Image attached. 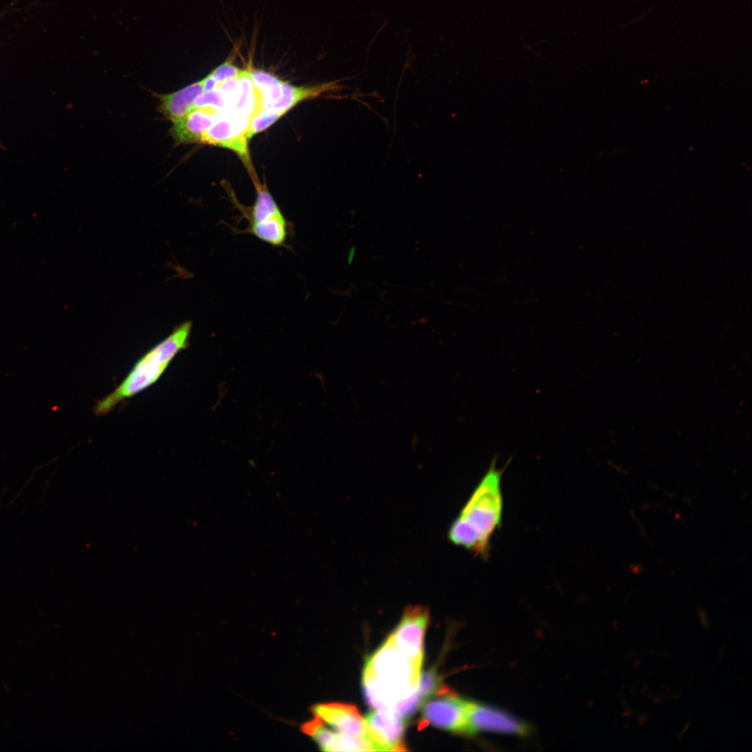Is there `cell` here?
Instances as JSON below:
<instances>
[{
	"label": "cell",
	"mask_w": 752,
	"mask_h": 752,
	"mask_svg": "<svg viewBox=\"0 0 752 752\" xmlns=\"http://www.w3.org/2000/svg\"><path fill=\"white\" fill-rule=\"evenodd\" d=\"M503 472L494 457L448 533L454 544L482 557L488 556L491 538L501 525Z\"/></svg>",
	"instance_id": "1"
},
{
	"label": "cell",
	"mask_w": 752,
	"mask_h": 752,
	"mask_svg": "<svg viewBox=\"0 0 752 752\" xmlns=\"http://www.w3.org/2000/svg\"><path fill=\"white\" fill-rule=\"evenodd\" d=\"M421 670V666L386 639L368 659L363 671V694L368 705L373 710L393 712L399 702L417 690Z\"/></svg>",
	"instance_id": "2"
},
{
	"label": "cell",
	"mask_w": 752,
	"mask_h": 752,
	"mask_svg": "<svg viewBox=\"0 0 752 752\" xmlns=\"http://www.w3.org/2000/svg\"><path fill=\"white\" fill-rule=\"evenodd\" d=\"M192 322L176 327L164 339L146 352L134 365L122 382L109 394L97 402L95 413L107 414L117 405L157 382L171 361L189 345Z\"/></svg>",
	"instance_id": "3"
},
{
	"label": "cell",
	"mask_w": 752,
	"mask_h": 752,
	"mask_svg": "<svg viewBox=\"0 0 752 752\" xmlns=\"http://www.w3.org/2000/svg\"><path fill=\"white\" fill-rule=\"evenodd\" d=\"M257 196L255 203L242 212L247 226L241 233L251 234L274 246H283L292 231V224L283 214L265 186L254 183Z\"/></svg>",
	"instance_id": "4"
},
{
	"label": "cell",
	"mask_w": 752,
	"mask_h": 752,
	"mask_svg": "<svg viewBox=\"0 0 752 752\" xmlns=\"http://www.w3.org/2000/svg\"><path fill=\"white\" fill-rule=\"evenodd\" d=\"M469 703V700L444 687L421 704L422 717L434 727L466 735Z\"/></svg>",
	"instance_id": "5"
},
{
	"label": "cell",
	"mask_w": 752,
	"mask_h": 752,
	"mask_svg": "<svg viewBox=\"0 0 752 752\" xmlns=\"http://www.w3.org/2000/svg\"><path fill=\"white\" fill-rule=\"evenodd\" d=\"M221 113L203 134L201 142L228 148L235 152L254 175L248 151L250 119L233 109Z\"/></svg>",
	"instance_id": "6"
},
{
	"label": "cell",
	"mask_w": 752,
	"mask_h": 752,
	"mask_svg": "<svg viewBox=\"0 0 752 752\" xmlns=\"http://www.w3.org/2000/svg\"><path fill=\"white\" fill-rule=\"evenodd\" d=\"M429 620L427 608L416 606L406 609L401 620L388 640L402 655L422 666L423 636Z\"/></svg>",
	"instance_id": "7"
},
{
	"label": "cell",
	"mask_w": 752,
	"mask_h": 752,
	"mask_svg": "<svg viewBox=\"0 0 752 752\" xmlns=\"http://www.w3.org/2000/svg\"><path fill=\"white\" fill-rule=\"evenodd\" d=\"M528 723L499 708L470 701L468 708L467 735L478 732H491L507 735H528Z\"/></svg>",
	"instance_id": "8"
},
{
	"label": "cell",
	"mask_w": 752,
	"mask_h": 752,
	"mask_svg": "<svg viewBox=\"0 0 752 752\" xmlns=\"http://www.w3.org/2000/svg\"><path fill=\"white\" fill-rule=\"evenodd\" d=\"M375 751H406L405 720L392 711L373 710L364 718Z\"/></svg>",
	"instance_id": "9"
},
{
	"label": "cell",
	"mask_w": 752,
	"mask_h": 752,
	"mask_svg": "<svg viewBox=\"0 0 752 752\" xmlns=\"http://www.w3.org/2000/svg\"><path fill=\"white\" fill-rule=\"evenodd\" d=\"M311 710L314 716L336 731L369 740L365 719L354 705L339 703H318Z\"/></svg>",
	"instance_id": "10"
},
{
	"label": "cell",
	"mask_w": 752,
	"mask_h": 752,
	"mask_svg": "<svg viewBox=\"0 0 752 752\" xmlns=\"http://www.w3.org/2000/svg\"><path fill=\"white\" fill-rule=\"evenodd\" d=\"M301 730L324 751H374L369 740L331 730L316 716L304 723Z\"/></svg>",
	"instance_id": "11"
},
{
	"label": "cell",
	"mask_w": 752,
	"mask_h": 752,
	"mask_svg": "<svg viewBox=\"0 0 752 752\" xmlns=\"http://www.w3.org/2000/svg\"><path fill=\"white\" fill-rule=\"evenodd\" d=\"M222 112L213 108H194L173 122L172 134L179 143L201 142L203 134Z\"/></svg>",
	"instance_id": "12"
},
{
	"label": "cell",
	"mask_w": 752,
	"mask_h": 752,
	"mask_svg": "<svg viewBox=\"0 0 752 752\" xmlns=\"http://www.w3.org/2000/svg\"><path fill=\"white\" fill-rule=\"evenodd\" d=\"M203 92L201 80L175 93L161 95L160 111L173 123L175 122L194 108L196 98Z\"/></svg>",
	"instance_id": "13"
},
{
	"label": "cell",
	"mask_w": 752,
	"mask_h": 752,
	"mask_svg": "<svg viewBox=\"0 0 752 752\" xmlns=\"http://www.w3.org/2000/svg\"><path fill=\"white\" fill-rule=\"evenodd\" d=\"M338 82H327L310 87H297L283 81L280 98L265 109H272L285 113L302 100L316 97L324 93L338 89L340 86Z\"/></svg>",
	"instance_id": "14"
},
{
	"label": "cell",
	"mask_w": 752,
	"mask_h": 752,
	"mask_svg": "<svg viewBox=\"0 0 752 752\" xmlns=\"http://www.w3.org/2000/svg\"><path fill=\"white\" fill-rule=\"evenodd\" d=\"M238 78L239 97L232 109L251 120L256 113L265 109L264 100L253 81L251 68L242 70Z\"/></svg>",
	"instance_id": "15"
},
{
	"label": "cell",
	"mask_w": 752,
	"mask_h": 752,
	"mask_svg": "<svg viewBox=\"0 0 752 752\" xmlns=\"http://www.w3.org/2000/svg\"><path fill=\"white\" fill-rule=\"evenodd\" d=\"M251 75L256 86L262 94L265 109L280 98L283 81L271 73L260 70L251 69Z\"/></svg>",
	"instance_id": "16"
},
{
	"label": "cell",
	"mask_w": 752,
	"mask_h": 752,
	"mask_svg": "<svg viewBox=\"0 0 752 752\" xmlns=\"http://www.w3.org/2000/svg\"><path fill=\"white\" fill-rule=\"evenodd\" d=\"M444 687L436 668H432L420 674L417 690L421 704L440 691Z\"/></svg>",
	"instance_id": "17"
},
{
	"label": "cell",
	"mask_w": 752,
	"mask_h": 752,
	"mask_svg": "<svg viewBox=\"0 0 752 752\" xmlns=\"http://www.w3.org/2000/svg\"><path fill=\"white\" fill-rule=\"evenodd\" d=\"M283 113L272 109H264L256 113L250 120L248 138L269 127L279 119Z\"/></svg>",
	"instance_id": "18"
},
{
	"label": "cell",
	"mask_w": 752,
	"mask_h": 752,
	"mask_svg": "<svg viewBox=\"0 0 752 752\" xmlns=\"http://www.w3.org/2000/svg\"><path fill=\"white\" fill-rule=\"evenodd\" d=\"M208 107L220 111H226L227 107L219 88L201 93L195 100L194 108Z\"/></svg>",
	"instance_id": "19"
},
{
	"label": "cell",
	"mask_w": 752,
	"mask_h": 752,
	"mask_svg": "<svg viewBox=\"0 0 752 752\" xmlns=\"http://www.w3.org/2000/svg\"><path fill=\"white\" fill-rule=\"evenodd\" d=\"M238 77L229 79L217 86V88L222 94L227 110L232 109L238 100L240 93Z\"/></svg>",
	"instance_id": "20"
},
{
	"label": "cell",
	"mask_w": 752,
	"mask_h": 752,
	"mask_svg": "<svg viewBox=\"0 0 752 752\" xmlns=\"http://www.w3.org/2000/svg\"><path fill=\"white\" fill-rule=\"evenodd\" d=\"M234 55L230 56L224 63L213 70L210 75L216 80L218 85L229 79L237 77L242 70L233 65Z\"/></svg>",
	"instance_id": "21"
},
{
	"label": "cell",
	"mask_w": 752,
	"mask_h": 752,
	"mask_svg": "<svg viewBox=\"0 0 752 752\" xmlns=\"http://www.w3.org/2000/svg\"><path fill=\"white\" fill-rule=\"evenodd\" d=\"M202 81L203 92L210 91L217 88L218 84L210 74L205 77Z\"/></svg>",
	"instance_id": "22"
},
{
	"label": "cell",
	"mask_w": 752,
	"mask_h": 752,
	"mask_svg": "<svg viewBox=\"0 0 752 752\" xmlns=\"http://www.w3.org/2000/svg\"><path fill=\"white\" fill-rule=\"evenodd\" d=\"M354 253H355V246H353L351 247V249H350V250L349 251V255H348V263L349 264L352 263V261L353 258H354Z\"/></svg>",
	"instance_id": "23"
}]
</instances>
